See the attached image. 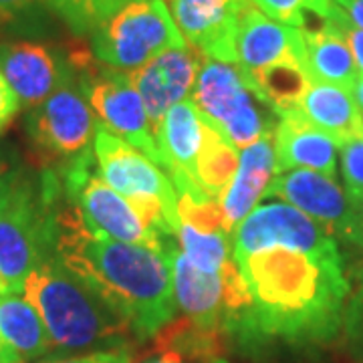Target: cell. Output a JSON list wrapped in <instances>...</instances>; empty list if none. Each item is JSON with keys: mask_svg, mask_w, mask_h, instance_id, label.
Masks as SVG:
<instances>
[{"mask_svg": "<svg viewBox=\"0 0 363 363\" xmlns=\"http://www.w3.org/2000/svg\"><path fill=\"white\" fill-rule=\"evenodd\" d=\"M341 150V176L345 184V194L351 202L363 200V135L355 138Z\"/></svg>", "mask_w": 363, "mask_h": 363, "instance_id": "4dcf8cb0", "label": "cell"}, {"mask_svg": "<svg viewBox=\"0 0 363 363\" xmlns=\"http://www.w3.org/2000/svg\"><path fill=\"white\" fill-rule=\"evenodd\" d=\"M216 363H228V362H224V359H218V362H216Z\"/></svg>", "mask_w": 363, "mask_h": 363, "instance_id": "b9f144b4", "label": "cell"}, {"mask_svg": "<svg viewBox=\"0 0 363 363\" xmlns=\"http://www.w3.org/2000/svg\"><path fill=\"white\" fill-rule=\"evenodd\" d=\"M264 198H279L295 206L309 218L323 224L327 230L335 234V238L343 236L353 210L350 196L337 180L311 169L279 172L269 184Z\"/></svg>", "mask_w": 363, "mask_h": 363, "instance_id": "2e32d148", "label": "cell"}, {"mask_svg": "<svg viewBox=\"0 0 363 363\" xmlns=\"http://www.w3.org/2000/svg\"><path fill=\"white\" fill-rule=\"evenodd\" d=\"M188 47L202 57L234 63V33L240 0H164Z\"/></svg>", "mask_w": 363, "mask_h": 363, "instance_id": "ac0fdd59", "label": "cell"}, {"mask_svg": "<svg viewBox=\"0 0 363 363\" xmlns=\"http://www.w3.org/2000/svg\"><path fill=\"white\" fill-rule=\"evenodd\" d=\"M353 97H355V104H357V107L362 109L363 113V75L359 79H357V83H355V87H353Z\"/></svg>", "mask_w": 363, "mask_h": 363, "instance_id": "ab89813d", "label": "cell"}, {"mask_svg": "<svg viewBox=\"0 0 363 363\" xmlns=\"http://www.w3.org/2000/svg\"><path fill=\"white\" fill-rule=\"evenodd\" d=\"M0 345L25 363L39 362L51 353L43 319L23 295H0Z\"/></svg>", "mask_w": 363, "mask_h": 363, "instance_id": "7402d4cb", "label": "cell"}, {"mask_svg": "<svg viewBox=\"0 0 363 363\" xmlns=\"http://www.w3.org/2000/svg\"><path fill=\"white\" fill-rule=\"evenodd\" d=\"M329 26L337 33L341 39L345 40L347 49H350L351 57L355 61V67H357V73L359 77L363 75V30L355 28L353 25H350L341 14L333 9L331 4V13H329V18H327Z\"/></svg>", "mask_w": 363, "mask_h": 363, "instance_id": "d6a6232c", "label": "cell"}, {"mask_svg": "<svg viewBox=\"0 0 363 363\" xmlns=\"http://www.w3.org/2000/svg\"><path fill=\"white\" fill-rule=\"evenodd\" d=\"M45 0H0V26L25 28L39 23Z\"/></svg>", "mask_w": 363, "mask_h": 363, "instance_id": "1f68e13d", "label": "cell"}, {"mask_svg": "<svg viewBox=\"0 0 363 363\" xmlns=\"http://www.w3.org/2000/svg\"><path fill=\"white\" fill-rule=\"evenodd\" d=\"M343 337L350 355L357 363H363V267L357 286L351 291L345 319H343Z\"/></svg>", "mask_w": 363, "mask_h": 363, "instance_id": "f546056e", "label": "cell"}, {"mask_svg": "<svg viewBox=\"0 0 363 363\" xmlns=\"http://www.w3.org/2000/svg\"><path fill=\"white\" fill-rule=\"evenodd\" d=\"M245 71V69H242ZM248 85L267 105H271L277 117L297 109L311 79L305 67L298 63H279L259 71H245Z\"/></svg>", "mask_w": 363, "mask_h": 363, "instance_id": "d4e9b609", "label": "cell"}, {"mask_svg": "<svg viewBox=\"0 0 363 363\" xmlns=\"http://www.w3.org/2000/svg\"><path fill=\"white\" fill-rule=\"evenodd\" d=\"M0 73L26 107H37L77 77L73 63L61 51L30 40L0 43Z\"/></svg>", "mask_w": 363, "mask_h": 363, "instance_id": "4fadbf2b", "label": "cell"}, {"mask_svg": "<svg viewBox=\"0 0 363 363\" xmlns=\"http://www.w3.org/2000/svg\"><path fill=\"white\" fill-rule=\"evenodd\" d=\"M128 0H45L75 35H93Z\"/></svg>", "mask_w": 363, "mask_h": 363, "instance_id": "4316f807", "label": "cell"}, {"mask_svg": "<svg viewBox=\"0 0 363 363\" xmlns=\"http://www.w3.org/2000/svg\"><path fill=\"white\" fill-rule=\"evenodd\" d=\"M61 178L45 169L35 180L11 169L0 186V295H23L26 277L55 257V206Z\"/></svg>", "mask_w": 363, "mask_h": 363, "instance_id": "277c9868", "label": "cell"}, {"mask_svg": "<svg viewBox=\"0 0 363 363\" xmlns=\"http://www.w3.org/2000/svg\"><path fill=\"white\" fill-rule=\"evenodd\" d=\"M272 140L277 174L289 169H311L335 180L339 145L323 131L307 123L297 109L279 117Z\"/></svg>", "mask_w": 363, "mask_h": 363, "instance_id": "d6986e66", "label": "cell"}, {"mask_svg": "<svg viewBox=\"0 0 363 363\" xmlns=\"http://www.w3.org/2000/svg\"><path fill=\"white\" fill-rule=\"evenodd\" d=\"M236 264L250 293V309L234 333L240 343L311 347L331 343L343 333L351 295L343 259L272 247Z\"/></svg>", "mask_w": 363, "mask_h": 363, "instance_id": "6da1fadb", "label": "cell"}, {"mask_svg": "<svg viewBox=\"0 0 363 363\" xmlns=\"http://www.w3.org/2000/svg\"><path fill=\"white\" fill-rule=\"evenodd\" d=\"M93 154L101 178L116 192L128 198L130 204L145 198H156L168 210L169 218L180 226L178 192L168 174L156 162L101 128L93 142Z\"/></svg>", "mask_w": 363, "mask_h": 363, "instance_id": "7c38bea8", "label": "cell"}, {"mask_svg": "<svg viewBox=\"0 0 363 363\" xmlns=\"http://www.w3.org/2000/svg\"><path fill=\"white\" fill-rule=\"evenodd\" d=\"M272 135L260 138L259 142L240 152L236 176L226 194L222 196L220 206L224 210L226 224L233 233L255 210L260 198H264L269 184L277 176V156H274Z\"/></svg>", "mask_w": 363, "mask_h": 363, "instance_id": "ffe728a7", "label": "cell"}, {"mask_svg": "<svg viewBox=\"0 0 363 363\" xmlns=\"http://www.w3.org/2000/svg\"><path fill=\"white\" fill-rule=\"evenodd\" d=\"M142 363H190V362H186L180 353H176V351L156 347V353H154V355H150L147 359H143Z\"/></svg>", "mask_w": 363, "mask_h": 363, "instance_id": "74e56055", "label": "cell"}, {"mask_svg": "<svg viewBox=\"0 0 363 363\" xmlns=\"http://www.w3.org/2000/svg\"><path fill=\"white\" fill-rule=\"evenodd\" d=\"M267 16L301 30H317L327 25L331 0H250Z\"/></svg>", "mask_w": 363, "mask_h": 363, "instance_id": "83f0119b", "label": "cell"}, {"mask_svg": "<svg viewBox=\"0 0 363 363\" xmlns=\"http://www.w3.org/2000/svg\"><path fill=\"white\" fill-rule=\"evenodd\" d=\"M25 125L40 154L57 164V172L91 154L99 131L97 117L83 93L79 75L43 104L30 107Z\"/></svg>", "mask_w": 363, "mask_h": 363, "instance_id": "30bf717a", "label": "cell"}, {"mask_svg": "<svg viewBox=\"0 0 363 363\" xmlns=\"http://www.w3.org/2000/svg\"><path fill=\"white\" fill-rule=\"evenodd\" d=\"M272 247L291 248L321 259H341L335 234L286 202L257 206L234 228V262Z\"/></svg>", "mask_w": 363, "mask_h": 363, "instance_id": "8fae6325", "label": "cell"}, {"mask_svg": "<svg viewBox=\"0 0 363 363\" xmlns=\"http://www.w3.org/2000/svg\"><path fill=\"white\" fill-rule=\"evenodd\" d=\"M0 363H25L18 355H14L13 351L6 350L4 345H0Z\"/></svg>", "mask_w": 363, "mask_h": 363, "instance_id": "f35d334b", "label": "cell"}, {"mask_svg": "<svg viewBox=\"0 0 363 363\" xmlns=\"http://www.w3.org/2000/svg\"><path fill=\"white\" fill-rule=\"evenodd\" d=\"M351 204H353V210H351L350 224L341 236V240L363 248V200L362 202H351Z\"/></svg>", "mask_w": 363, "mask_h": 363, "instance_id": "d590c367", "label": "cell"}, {"mask_svg": "<svg viewBox=\"0 0 363 363\" xmlns=\"http://www.w3.org/2000/svg\"><path fill=\"white\" fill-rule=\"evenodd\" d=\"M18 109H21V99L16 97V93L9 85V81L0 73V133H4L6 128L13 123Z\"/></svg>", "mask_w": 363, "mask_h": 363, "instance_id": "e575fe53", "label": "cell"}, {"mask_svg": "<svg viewBox=\"0 0 363 363\" xmlns=\"http://www.w3.org/2000/svg\"><path fill=\"white\" fill-rule=\"evenodd\" d=\"M192 101L202 119L236 150H245L260 138L272 135L277 128V113L252 91L245 71L234 63L204 59Z\"/></svg>", "mask_w": 363, "mask_h": 363, "instance_id": "5b68a950", "label": "cell"}, {"mask_svg": "<svg viewBox=\"0 0 363 363\" xmlns=\"http://www.w3.org/2000/svg\"><path fill=\"white\" fill-rule=\"evenodd\" d=\"M297 111L307 123L329 135L339 147L363 135V113L350 89L311 81Z\"/></svg>", "mask_w": 363, "mask_h": 363, "instance_id": "44dd1931", "label": "cell"}, {"mask_svg": "<svg viewBox=\"0 0 363 363\" xmlns=\"http://www.w3.org/2000/svg\"><path fill=\"white\" fill-rule=\"evenodd\" d=\"M204 59L192 47H180L160 52L145 65L128 73L145 105L152 131L160 128L174 105L192 97Z\"/></svg>", "mask_w": 363, "mask_h": 363, "instance_id": "9a60e30c", "label": "cell"}, {"mask_svg": "<svg viewBox=\"0 0 363 363\" xmlns=\"http://www.w3.org/2000/svg\"><path fill=\"white\" fill-rule=\"evenodd\" d=\"M162 169L168 174L178 196H190L196 200H210L196 184L194 168L198 152L204 138V119L190 99L176 104L154 131Z\"/></svg>", "mask_w": 363, "mask_h": 363, "instance_id": "e0dca14e", "label": "cell"}, {"mask_svg": "<svg viewBox=\"0 0 363 363\" xmlns=\"http://www.w3.org/2000/svg\"><path fill=\"white\" fill-rule=\"evenodd\" d=\"M178 216L180 224L192 226L200 233L230 234L224 210L218 200H196L190 196H178Z\"/></svg>", "mask_w": 363, "mask_h": 363, "instance_id": "f1b7e54d", "label": "cell"}, {"mask_svg": "<svg viewBox=\"0 0 363 363\" xmlns=\"http://www.w3.org/2000/svg\"><path fill=\"white\" fill-rule=\"evenodd\" d=\"M43 363H133L130 350L99 351L87 355H71V357H52Z\"/></svg>", "mask_w": 363, "mask_h": 363, "instance_id": "836d02e7", "label": "cell"}, {"mask_svg": "<svg viewBox=\"0 0 363 363\" xmlns=\"http://www.w3.org/2000/svg\"><path fill=\"white\" fill-rule=\"evenodd\" d=\"M180 47L188 45L164 0H128L91 35L93 57L125 73Z\"/></svg>", "mask_w": 363, "mask_h": 363, "instance_id": "52a82bcc", "label": "cell"}, {"mask_svg": "<svg viewBox=\"0 0 363 363\" xmlns=\"http://www.w3.org/2000/svg\"><path fill=\"white\" fill-rule=\"evenodd\" d=\"M172 286L178 309L192 323L224 337H234L250 309L247 281L234 260L220 272H204L176 248L172 252Z\"/></svg>", "mask_w": 363, "mask_h": 363, "instance_id": "9c48e42d", "label": "cell"}, {"mask_svg": "<svg viewBox=\"0 0 363 363\" xmlns=\"http://www.w3.org/2000/svg\"><path fill=\"white\" fill-rule=\"evenodd\" d=\"M55 257L121 313L138 341L156 337L174 321L172 252L113 240L85 228L61 194L55 206Z\"/></svg>", "mask_w": 363, "mask_h": 363, "instance_id": "7a4b0ae2", "label": "cell"}, {"mask_svg": "<svg viewBox=\"0 0 363 363\" xmlns=\"http://www.w3.org/2000/svg\"><path fill=\"white\" fill-rule=\"evenodd\" d=\"M238 160H240L238 150L222 133L204 121V138L196 160L194 176L198 188L210 200L220 202L222 196L226 194L236 176Z\"/></svg>", "mask_w": 363, "mask_h": 363, "instance_id": "cb8c5ba5", "label": "cell"}, {"mask_svg": "<svg viewBox=\"0 0 363 363\" xmlns=\"http://www.w3.org/2000/svg\"><path fill=\"white\" fill-rule=\"evenodd\" d=\"M331 4L350 25L363 30V0H331Z\"/></svg>", "mask_w": 363, "mask_h": 363, "instance_id": "8d00e7d4", "label": "cell"}, {"mask_svg": "<svg viewBox=\"0 0 363 363\" xmlns=\"http://www.w3.org/2000/svg\"><path fill=\"white\" fill-rule=\"evenodd\" d=\"M11 166H9V162L4 160V156H2V152H0V186H2V182H4V178L9 176V172H11Z\"/></svg>", "mask_w": 363, "mask_h": 363, "instance_id": "60d3db41", "label": "cell"}, {"mask_svg": "<svg viewBox=\"0 0 363 363\" xmlns=\"http://www.w3.org/2000/svg\"><path fill=\"white\" fill-rule=\"evenodd\" d=\"M180 252L204 272H220L233 259V240L228 234L200 233L192 226L180 224L178 228Z\"/></svg>", "mask_w": 363, "mask_h": 363, "instance_id": "484cf974", "label": "cell"}, {"mask_svg": "<svg viewBox=\"0 0 363 363\" xmlns=\"http://www.w3.org/2000/svg\"><path fill=\"white\" fill-rule=\"evenodd\" d=\"M99 128L128 142L162 168L152 123L142 97L125 71L99 63L93 52L77 51L69 57Z\"/></svg>", "mask_w": 363, "mask_h": 363, "instance_id": "ba28073f", "label": "cell"}, {"mask_svg": "<svg viewBox=\"0 0 363 363\" xmlns=\"http://www.w3.org/2000/svg\"><path fill=\"white\" fill-rule=\"evenodd\" d=\"M236 65L259 71L279 63L305 67V39L301 28L283 25L260 11L250 0H240L234 33Z\"/></svg>", "mask_w": 363, "mask_h": 363, "instance_id": "5bb4252c", "label": "cell"}, {"mask_svg": "<svg viewBox=\"0 0 363 363\" xmlns=\"http://www.w3.org/2000/svg\"><path fill=\"white\" fill-rule=\"evenodd\" d=\"M305 39V71L315 83L337 85L353 91L359 73L345 40L329 26L301 30Z\"/></svg>", "mask_w": 363, "mask_h": 363, "instance_id": "603a6c76", "label": "cell"}, {"mask_svg": "<svg viewBox=\"0 0 363 363\" xmlns=\"http://www.w3.org/2000/svg\"><path fill=\"white\" fill-rule=\"evenodd\" d=\"M57 174L61 178L65 200L77 212L89 233L147 247L157 252H169L176 248L172 238L152 230L128 202V198L116 192L101 178L93 152Z\"/></svg>", "mask_w": 363, "mask_h": 363, "instance_id": "8992f818", "label": "cell"}, {"mask_svg": "<svg viewBox=\"0 0 363 363\" xmlns=\"http://www.w3.org/2000/svg\"><path fill=\"white\" fill-rule=\"evenodd\" d=\"M23 297L37 309L59 357L130 350L135 337L128 319L57 257L26 277Z\"/></svg>", "mask_w": 363, "mask_h": 363, "instance_id": "3957f363", "label": "cell"}]
</instances>
